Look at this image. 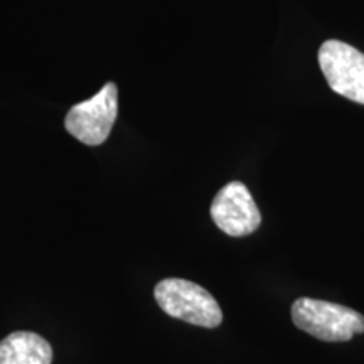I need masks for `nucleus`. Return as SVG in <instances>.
<instances>
[{
  "label": "nucleus",
  "mask_w": 364,
  "mask_h": 364,
  "mask_svg": "<svg viewBox=\"0 0 364 364\" xmlns=\"http://www.w3.org/2000/svg\"><path fill=\"white\" fill-rule=\"evenodd\" d=\"M318 65L334 93L364 105V54L343 41H326L318 49Z\"/></svg>",
  "instance_id": "nucleus-4"
},
{
  "label": "nucleus",
  "mask_w": 364,
  "mask_h": 364,
  "mask_svg": "<svg viewBox=\"0 0 364 364\" xmlns=\"http://www.w3.org/2000/svg\"><path fill=\"white\" fill-rule=\"evenodd\" d=\"M294 324L316 339L344 343L364 332V316L339 304L302 297L292 306Z\"/></svg>",
  "instance_id": "nucleus-1"
},
{
  "label": "nucleus",
  "mask_w": 364,
  "mask_h": 364,
  "mask_svg": "<svg viewBox=\"0 0 364 364\" xmlns=\"http://www.w3.org/2000/svg\"><path fill=\"white\" fill-rule=\"evenodd\" d=\"M154 295L159 307L167 316L208 329L221 324L223 312L220 304L206 289L194 282L166 279L156 285Z\"/></svg>",
  "instance_id": "nucleus-2"
},
{
  "label": "nucleus",
  "mask_w": 364,
  "mask_h": 364,
  "mask_svg": "<svg viewBox=\"0 0 364 364\" xmlns=\"http://www.w3.org/2000/svg\"><path fill=\"white\" fill-rule=\"evenodd\" d=\"M118 115V90L107 83L93 98L81 102L66 115L65 127L80 142L91 147L102 145L110 135Z\"/></svg>",
  "instance_id": "nucleus-3"
},
{
  "label": "nucleus",
  "mask_w": 364,
  "mask_h": 364,
  "mask_svg": "<svg viewBox=\"0 0 364 364\" xmlns=\"http://www.w3.org/2000/svg\"><path fill=\"white\" fill-rule=\"evenodd\" d=\"M211 218L221 231L236 238L255 233L262 223L260 209L241 182H230L216 194L211 204Z\"/></svg>",
  "instance_id": "nucleus-5"
},
{
  "label": "nucleus",
  "mask_w": 364,
  "mask_h": 364,
  "mask_svg": "<svg viewBox=\"0 0 364 364\" xmlns=\"http://www.w3.org/2000/svg\"><path fill=\"white\" fill-rule=\"evenodd\" d=\"M53 348L34 332H12L0 343V364H51Z\"/></svg>",
  "instance_id": "nucleus-6"
}]
</instances>
